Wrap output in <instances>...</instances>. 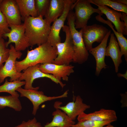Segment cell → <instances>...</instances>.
<instances>
[{"label":"cell","mask_w":127,"mask_h":127,"mask_svg":"<svg viewBox=\"0 0 127 127\" xmlns=\"http://www.w3.org/2000/svg\"><path fill=\"white\" fill-rule=\"evenodd\" d=\"M0 8L9 24L20 25L22 18L19 10L14 0H3Z\"/></svg>","instance_id":"obj_14"},{"label":"cell","mask_w":127,"mask_h":127,"mask_svg":"<svg viewBox=\"0 0 127 127\" xmlns=\"http://www.w3.org/2000/svg\"><path fill=\"white\" fill-rule=\"evenodd\" d=\"M22 54L20 51L16 50L13 45H10L9 57L5 64L0 68V83L3 82L8 77H10V81L19 79L22 73L17 71L16 62L17 59H20Z\"/></svg>","instance_id":"obj_6"},{"label":"cell","mask_w":127,"mask_h":127,"mask_svg":"<svg viewBox=\"0 0 127 127\" xmlns=\"http://www.w3.org/2000/svg\"><path fill=\"white\" fill-rule=\"evenodd\" d=\"M109 30L103 25L94 24L87 25L79 31L85 47L88 51L92 49L95 42L101 43Z\"/></svg>","instance_id":"obj_7"},{"label":"cell","mask_w":127,"mask_h":127,"mask_svg":"<svg viewBox=\"0 0 127 127\" xmlns=\"http://www.w3.org/2000/svg\"><path fill=\"white\" fill-rule=\"evenodd\" d=\"M90 0H77L74 4V8L75 28H82L87 25L91 15L97 13L101 16L103 14L98 9L93 7Z\"/></svg>","instance_id":"obj_5"},{"label":"cell","mask_w":127,"mask_h":127,"mask_svg":"<svg viewBox=\"0 0 127 127\" xmlns=\"http://www.w3.org/2000/svg\"><path fill=\"white\" fill-rule=\"evenodd\" d=\"M24 21L25 34L30 46H39L47 42L51 26L45 19L41 16H29L25 17Z\"/></svg>","instance_id":"obj_2"},{"label":"cell","mask_w":127,"mask_h":127,"mask_svg":"<svg viewBox=\"0 0 127 127\" xmlns=\"http://www.w3.org/2000/svg\"><path fill=\"white\" fill-rule=\"evenodd\" d=\"M114 121L107 120L99 121L91 120H87L79 122L72 127H116L111 125Z\"/></svg>","instance_id":"obj_26"},{"label":"cell","mask_w":127,"mask_h":127,"mask_svg":"<svg viewBox=\"0 0 127 127\" xmlns=\"http://www.w3.org/2000/svg\"><path fill=\"white\" fill-rule=\"evenodd\" d=\"M76 0H65L64 8L62 14L53 22L51 26L47 42L54 47L56 48V44L61 42L60 36V30L64 25V22L70 12L74 8V4Z\"/></svg>","instance_id":"obj_9"},{"label":"cell","mask_w":127,"mask_h":127,"mask_svg":"<svg viewBox=\"0 0 127 127\" xmlns=\"http://www.w3.org/2000/svg\"><path fill=\"white\" fill-rule=\"evenodd\" d=\"M118 3L127 5V0H114Z\"/></svg>","instance_id":"obj_33"},{"label":"cell","mask_w":127,"mask_h":127,"mask_svg":"<svg viewBox=\"0 0 127 127\" xmlns=\"http://www.w3.org/2000/svg\"><path fill=\"white\" fill-rule=\"evenodd\" d=\"M91 3L100 6L109 7L115 11L127 13V5L118 3L113 0H90Z\"/></svg>","instance_id":"obj_25"},{"label":"cell","mask_w":127,"mask_h":127,"mask_svg":"<svg viewBox=\"0 0 127 127\" xmlns=\"http://www.w3.org/2000/svg\"><path fill=\"white\" fill-rule=\"evenodd\" d=\"M62 103L61 102L57 101L54 103V107L64 112L73 121L77 116L90 107V105L83 102V99L79 95L76 97L75 102H69L64 106H61Z\"/></svg>","instance_id":"obj_12"},{"label":"cell","mask_w":127,"mask_h":127,"mask_svg":"<svg viewBox=\"0 0 127 127\" xmlns=\"http://www.w3.org/2000/svg\"><path fill=\"white\" fill-rule=\"evenodd\" d=\"M51 0H35V6L38 16L43 17L46 14L48 9Z\"/></svg>","instance_id":"obj_27"},{"label":"cell","mask_w":127,"mask_h":127,"mask_svg":"<svg viewBox=\"0 0 127 127\" xmlns=\"http://www.w3.org/2000/svg\"><path fill=\"white\" fill-rule=\"evenodd\" d=\"M3 0H0V5L2 1Z\"/></svg>","instance_id":"obj_36"},{"label":"cell","mask_w":127,"mask_h":127,"mask_svg":"<svg viewBox=\"0 0 127 127\" xmlns=\"http://www.w3.org/2000/svg\"><path fill=\"white\" fill-rule=\"evenodd\" d=\"M3 34H0V39L1 37H2Z\"/></svg>","instance_id":"obj_35"},{"label":"cell","mask_w":127,"mask_h":127,"mask_svg":"<svg viewBox=\"0 0 127 127\" xmlns=\"http://www.w3.org/2000/svg\"><path fill=\"white\" fill-rule=\"evenodd\" d=\"M10 28V31L3 35V38H8V41L5 42L6 47L8 48L9 44H15V48L18 51H24L30 46L28 40L25 34V27L24 24L20 25H8Z\"/></svg>","instance_id":"obj_8"},{"label":"cell","mask_w":127,"mask_h":127,"mask_svg":"<svg viewBox=\"0 0 127 127\" xmlns=\"http://www.w3.org/2000/svg\"><path fill=\"white\" fill-rule=\"evenodd\" d=\"M18 98L11 95L0 96V109L8 107L16 111H20L22 107Z\"/></svg>","instance_id":"obj_23"},{"label":"cell","mask_w":127,"mask_h":127,"mask_svg":"<svg viewBox=\"0 0 127 127\" xmlns=\"http://www.w3.org/2000/svg\"><path fill=\"white\" fill-rule=\"evenodd\" d=\"M111 33L109 30L106 36L100 44L97 47L92 48L89 51L94 57L96 62L95 75L98 76L103 69L107 67L105 62L106 49L108 38Z\"/></svg>","instance_id":"obj_15"},{"label":"cell","mask_w":127,"mask_h":127,"mask_svg":"<svg viewBox=\"0 0 127 127\" xmlns=\"http://www.w3.org/2000/svg\"><path fill=\"white\" fill-rule=\"evenodd\" d=\"M40 64L29 67L23 71V72L19 80H24L25 82L24 89H26L38 90L39 87H34L32 86L33 81L35 79L40 78L46 77L52 81L57 84H59L62 88L65 85L56 78L52 74H46L42 72L40 69L39 67Z\"/></svg>","instance_id":"obj_10"},{"label":"cell","mask_w":127,"mask_h":127,"mask_svg":"<svg viewBox=\"0 0 127 127\" xmlns=\"http://www.w3.org/2000/svg\"><path fill=\"white\" fill-rule=\"evenodd\" d=\"M18 6L22 19L28 16H38L35 0H15Z\"/></svg>","instance_id":"obj_21"},{"label":"cell","mask_w":127,"mask_h":127,"mask_svg":"<svg viewBox=\"0 0 127 127\" xmlns=\"http://www.w3.org/2000/svg\"><path fill=\"white\" fill-rule=\"evenodd\" d=\"M67 19V26L71 32L74 52L72 62L81 64L87 60L89 56L88 52L85 47L80 32L75 28L74 12L71 11Z\"/></svg>","instance_id":"obj_3"},{"label":"cell","mask_w":127,"mask_h":127,"mask_svg":"<svg viewBox=\"0 0 127 127\" xmlns=\"http://www.w3.org/2000/svg\"><path fill=\"white\" fill-rule=\"evenodd\" d=\"M9 28L7 20L0 8V29L5 33L10 31Z\"/></svg>","instance_id":"obj_30"},{"label":"cell","mask_w":127,"mask_h":127,"mask_svg":"<svg viewBox=\"0 0 127 127\" xmlns=\"http://www.w3.org/2000/svg\"><path fill=\"white\" fill-rule=\"evenodd\" d=\"M9 51L10 49L6 47L4 39L1 37L0 39V68L8 59Z\"/></svg>","instance_id":"obj_28"},{"label":"cell","mask_w":127,"mask_h":127,"mask_svg":"<svg viewBox=\"0 0 127 127\" xmlns=\"http://www.w3.org/2000/svg\"><path fill=\"white\" fill-rule=\"evenodd\" d=\"M16 91L20 93L21 97H26L31 102L33 106L32 114L35 115L41 104L47 101L67 97L68 90L61 95L53 96H47L42 91L37 90L26 89L21 87L18 88Z\"/></svg>","instance_id":"obj_11"},{"label":"cell","mask_w":127,"mask_h":127,"mask_svg":"<svg viewBox=\"0 0 127 127\" xmlns=\"http://www.w3.org/2000/svg\"><path fill=\"white\" fill-rule=\"evenodd\" d=\"M100 15H98L95 17L96 19L99 21L108 25L113 32L116 37L118 43L120 48L121 56L124 55L125 60L127 62V40L123 34L118 32L114 29L112 23L107 20H105Z\"/></svg>","instance_id":"obj_22"},{"label":"cell","mask_w":127,"mask_h":127,"mask_svg":"<svg viewBox=\"0 0 127 127\" xmlns=\"http://www.w3.org/2000/svg\"><path fill=\"white\" fill-rule=\"evenodd\" d=\"M57 55L56 48L47 42L33 49L28 50L24 59L16 61V69L21 72L28 67L38 64L53 63Z\"/></svg>","instance_id":"obj_1"},{"label":"cell","mask_w":127,"mask_h":127,"mask_svg":"<svg viewBox=\"0 0 127 127\" xmlns=\"http://www.w3.org/2000/svg\"><path fill=\"white\" fill-rule=\"evenodd\" d=\"M74 67L71 65H57L53 63L40 64L39 68L42 72L51 74L56 78L60 81L61 79L64 80H68V76L73 73Z\"/></svg>","instance_id":"obj_13"},{"label":"cell","mask_w":127,"mask_h":127,"mask_svg":"<svg viewBox=\"0 0 127 127\" xmlns=\"http://www.w3.org/2000/svg\"><path fill=\"white\" fill-rule=\"evenodd\" d=\"M62 29L66 35L65 39L64 42L56 44L57 55L53 63L68 65L72 62L74 56L73 43L69 27L64 25Z\"/></svg>","instance_id":"obj_4"},{"label":"cell","mask_w":127,"mask_h":127,"mask_svg":"<svg viewBox=\"0 0 127 127\" xmlns=\"http://www.w3.org/2000/svg\"><path fill=\"white\" fill-rule=\"evenodd\" d=\"M120 19L122 21H123L125 27L127 28V14L123 12Z\"/></svg>","instance_id":"obj_31"},{"label":"cell","mask_w":127,"mask_h":127,"mask_svg":"<svg viewBox=\"0 0 127 127\" xmlns=\"http://www.w3.org/2000/svg\"><path fill=\"white\" fill-rule=\"evenodd\" d=\"M5 33L3 30H2L1 29H0V34H3Z\"/></svg>","instance_id":"obj_34"},{"label":"cell","mask_w":127,"mask_h":127,"mask_svg":"<svg viewBox=\"0 0 127 127\" xmlns=\"http://www.w3.org/2000/svg\"><path fill=\"white\" fill-rule=\"evenodd\" d=\"M109 42L106 47L105 56H110L114 63L115 71L117 72L119 68L122 61L119 46L113 33H111Z\"/></svg>","instance_id":"obj_18"},{"label":"cell","mask_w":127,"mask_h":127,"mask_svg":"<svg viewBox=\"0 0 127 127\" xmlns=\"http://www.w3.org/2000/svg\"><path fill=\"white\" fill-rule=\"evenodd\" d=\"M42 126L40 122L37 121L35 117L27 121H23L20 124L15 127H41Z\"/></svg>","instance_id":"obj_29"},{"label":"cell","mask_w":127,"mask_h":127,"mask_svg":"<svg viewBox=\"0 0 127 127\" xmlns=\"http://www.w3.org/2000/svg\"><path fill=\"white\" fill-rule=\"evenodd\" d=\"M25 84L24 81L18 80L9 82L7 79H6L4 83L0 86V92H7L12 96L19 97V95L16 90Z\"/></svg>","instance_id":"obj_24"},{"label":"cell","mask_w":127,"mask_h":127,"mask_svg":"<svg viewBox=\"0 0 127 127\" xmlns=\"http://www.w3.org/2000/svg\"><path fill=\"white\" fill-rule=\"evenodd\" d=\"M118 77H123L127 79V71H126L124 74H122L120 73H118L117 74Z\"/></svg>","instance_id":"obj_32"},{"label":"cell","mask_w":127,"mask_h":127,"mask_svg":"<svg viewBox=\"0 0 127 127\" xmlns=\"http://www.w3.org/2000/svg\"><path fill=\"white\" fill-rule=\"evenodd\" d=\"M95 5L98 6L97 8L103 14L106 16L108 20L114 24L118 32L127 35V28L125 27L124 22L120 20L122 16L121 12L111 9L106 6Z\"/></svg>","instance_id":"obj_16"},{"label":"cell","mask_w":127,"mask_h":127,"mask_svg":"<svg viewBox=\"0 0 127 127\" xmlns=\"http://www.w3.org/2000/svg\"><path fill=\"white\" fill-rule=\"evenodd\" d=\"M65 0H51L45 19L51 25L62 14L64 8Z\"/></svg>","instance_id":"obj_20"},{"label":"cell","mask_w":127,"mask_h":127,"mask_svg":"<svg viewBox=\"0 0 127 127\" xmlns=\"http://www.w3.org/2000/svg\"><path fill=\"white\" fill-rule=\"evenodd\" d=\"M117 117L115 111L114 110L102 108L98 111L86 114L83 112L77 117L78 121L80 122L87 120L99 121L112 120L114 121L117 120Z\"/></svg>","instance_id":"obj_17"},{"label":"cell","mask_w":127,"mask_h":127,"mask_svg":"<svg viewBox=\"0 0 127 127\" xmlns=\"http://www.w3.org/2000/svg\"><path fill=\"white\" fill-rule=\"evenodd\" d=\"M56 109L52 113V121L41 127H72L75 124L64 112L59 109Z\"/></svg>","instance_id":"obj_19"}]
</instances>
